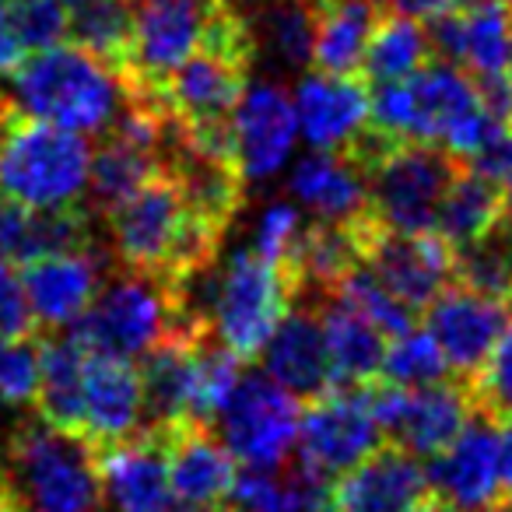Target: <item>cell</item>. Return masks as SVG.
Returning a JSON list of instances; mask_svg holds the SVG:
<instances>
[{"mask_svg":"<svg viewBox=\"0 0 512 512\" xmlns=\"http://www.w3.org/2000/svg\"><path fill=\"white\" fill-rule=\"evenodd\" d=\"M102 221L116 267L165 274L179 285L211 271L225 239L190 211L179 183L165 169L155 172Z\"/></svg>","mask_w":512,"mask_h":512,"instance_id":"obj_1","label":"cell"},{"mask_svg":"<svg viewBox=\"0 0 512 512\" xmlns=\"http://www.w3.org/2000/svg\"><path fill=\"white\" fill-rule=\"evenodd\" d=\"M186 320H197V316L186 313L179 281L165 278V274L116 267L99 285L85 313L67 323L71 327L67 334L95 355L141 358L158 337Z\"/></svg>","mask_w":512,"mask_h":512,"instance_id":"obj_2","label":"cell"},{"mask_svg":"<svg viewBox=\"0 0 512 512\" xmlns=\"http://www.w3.org/2000/svg\"><path fill=\"white\" fill-rule=\"evenodd\" d=\"M8 74L22 113L74 134L106 130L120 106L116 74L74 43L25 53Z\"/></svg>","mask_w":512,"mask_h":512,"instance_id":"obj_3","label":"cell"},{"mask_svg":"<svg viewBox=\"0 0 512 512\" xmlns=\"http://www.w3.org/2000/svg\"><path fill=\"white\" fill-rule=\"evenodd\" d=\"M92 148L81 134L18 109L0 127V200L22 207H71L85 193Z\"/></svg>","mask_w":512,"mask_h":512,"instance_id":"obj_4","label":"cell"},{"mask_svg":"<svg viewBox=\"0 0 512 512\" xmlns=\"http://www.w3.org/2000/svg\"><path fill=\"white\" fill-rule=\"evenodd\" d=\"M0 470L36 512H99L102 505L95 449L46 421H25L11 432Z\"/></svg>","mask_w":512,"mask_h":512,"instance_id":"obj_5","label":"cell"},{"mask_svg":"<svg viewBox=\"0 0 512 512\" xmlns=\"http://www.w3.org/2000/svg\"><path fill=\"white\" fill-rule=\"evenodd\" d=\"M460 169V158L449 155L439 144L397 137L365 169L372 218L390 232H432L442 193Z\"/></svg>","mask_w":512,"mask_h":512,"instance_id":"obj_6","label":"cell"},{"mask_svg":"<svg viewBox=\"0 0 512 512\" xmlns=\"http://www.w3.org/2000/svg\"><path fill=\"white\" fill-rule=\"evenodd\" d=\"M288 302L292 295H288L281 271L253 249L235 253L207 288L214 337L242 362H256L271 330L285 316Z\"/></svg>","mask_w":512,"mask_h":512,"instance_id":"obj_7","label":"cell"},{"mask_svg":"<svg viewBox=\"0 0 512 512\" xmlns=\"http://www.w3.org/2000/svg\"><path fill=\"white\" fill-rule=\"evenodd\" d=\"M130 57L116 81L123 92H148L172 67L204 46L228 0H127Z\"/></svg>","mask_w":512,"mask_h":512,"instance_id":"obj_8","label":"cell"},{"mask_svg":"<svg viewBox=\"0 0 512 512\" xmlns=\"http://www.w3.org/2000/svg\"><path fill=\"white\" fill-rule=\"evenodd\" d=\"M372 414L386 442L414 456H435L474 418L470 386L446 376L428 386H393L386 379L369 383Z\"/></svg>","mask_w":512,"mask_h":512,"instance_id":"obj_9","label":"cell"},{"mask_svg":"<svg viewBox=\"0 0 512 512\" xmlns=\"http://www.w3.org/2000/svg\"><path fill=\"white\" fill-rule=\"evenodd\" d=\"M358 253L362 267H369L414 316H421L439 292L453 285L456 249L439 232H390L372 211L358 221Z\"/></svg>","mask_w":512,"mask_h":512,"instance_id":"obj_10","label":"cell"},{"mask_svg":"<svg viewBox=\"0 0 512 512\" xmlns=\"http://www.w3.org/2000/svg\"><path fill=\"white\" fill-rule=\"evenodd\" d=\"M299 414L302 400L274 383L264 369L242 372L225 411L218 414L221 442L246 467H281L295 453Z\"/></svg>","mask_w":512,"mask_h":512,"instance_id":"obj_11","label":"cell"},{"mask_svg":"<svg viewBox=\"0 0 512 512\" xmlns=\"http://www.w3.org/2000/svg\"><path fill=\"white\" fill-rule=\"evenodd\" d=\"M383 432L372 414L369 383L365 386H334L309 400L299 414L295 456L320 477H341L355 463L383 446Z\"/></svg>","mask_w":512,"mask_h":512,"instance_id":"obj_12","label":"cell"},{"mask_svg":"<svg viewBox=\"0 0 512 512\" xmlns=\"http://www.w3.org/2000/svg\"><path fill=\"white\" fill-rule=\"evenodd\" d=\"M425 330L446 355L449 376L460 383H474L488 362L491 348L512 320V302L470 292L463 285H449L425 309Z\"/></svg>","mask_w":512,"mask_h":512,"instance_id":"obj_13","label":"cell"},{"mask_svg":"<svg viewBox=\"0 0 512 512\" xmlns=\"http://www.w3.org/2000/svg\"><path fill=\"white\" fill-rule=\"evenodd\" d=\"M428 491L449 512L502 509L495 463V425L474 411L460 435L442 453L428 456Z\"/></svg>","mask_w":512,"mask_h":512,"instance_id":"obj_14","label":"cell"},{"mask_svg":"<svg viewBox=\"0 0 512 512\" xmlns=\"http://www.w3.org/2000/svg\"><path fill=\"white\" fill-rule=\"evenodd\" d=\"M260 369L285 386L295 400H316L320 393L334 390V372H330L327 344L320 327V302L316 299H292L278 327L271 330L267 344L260 348Z\"/></svg>","mask_w":512,"mask_h":512,"instance_id":"obj_15","label":"cell"},{"mask_svg":"<svg viewBox=\"0 0 512 512\" xmlns=\"http://www.w3.org/2000/svg\"><path fill=\"white\" fill-rule=\"evenodd\" d=\"M102 502L113 512H158L172 502L169 453L158 428H141L120 442L95 449Z\"/></svg>","mask_w":512,"mask_h":512,"instance_id":"obj_16","label":"cell"},{"mask_svg":"<svg viewBox=\"0 0 512 512\" xmlns=\"http://www.w3.org/2000/svg\"><path fill=\"white\" fill-rule=\"evenodd\" d=\"M106 267L109 256L102 253V246L36 256V260L22 264L18 281H22L39 330H60L78 320L99 292Z\"/></svg>","mask_w":512,"mask_h":512,"instance_id":"obj_17","label":"cell"},{"mask_svg":"<svg viewBox=\"0 0 512 512\" xmlns=\"http://www.w3.org/2000/svg\"><path fill=\"white\" fill-rule=\"evenodd\" d=\"M81 407H85V428L81 439L92 449L120 442L144 428V390L141 372L134 358L95 355L85 351V372H81Z\"/></svg>","mask_w":512,"mask_h":512,"instance_id":"obj_18","label":"cell"},{"mask_svg":"<svg viewBox=\"0 0 512 512\" xmlns=\"http://www.w3.org/2000/svg\"><path fill=\"white\" fill-rule=\"evenodd\" d=\"M425 491L421 456L383 442L330 484V512H407Z\"/></svg>","mask_w":512,"mask_h":512,"instance_id":"obj_19","label":"cell"},{"mask_svg":"<svg viewBox=\"0 0 512 512\" xmlns=\"http://www.w3.org/2000/svg\"><path fill=\"white\" fill-rule=\"evenodd\" d=\"M295 102L285 85H253L232 116V148L242 176L267 179L285 165L295 144Z\"/></svg>","mask_w":512,"mask_h":512,"instance_id":"obj_20","label":"cell"},{"mask_svg":"<svg viewBox=\"0 0 512 512\" xmlns=\"http://www.w3.org/2000/svg\"><path fill=\"white\" fill-rule=\"evenodd\" d=\"M148 428V425H144ZM169 453V491L176 502L193 509H214L225 502L235 481V456L204 421L158 428Z\"/></svg>","mask_w":512,"mask_h":512,"instance_id":"obj_21","label":"cell"},{"mask_svg":"<svg viewBox=\"0 0 512 512\" xmlns=\"http://www.w3.org/2000/svg\"><path fill=\"white\" fill-rule=\"evenodd\" d=\"M295 120L316 151H341L369 123V81L362 74H306L295 88Z\"/></svg>","mask_w":512,"mask_h":512,"instance_id":"obj_22","label":"cell"},{"mask_svg":"<svg viewBox=\"0 0 512 512\" xmlns=\"http://www.w3.org/2000/svg\"><path fill=\"white\" fill-rule=\"evenodd\" d=\"M95 214L88 207H22L0 200V260L22 267L36 256L92 249Z\"/></svg>","mask_w":512,"mask_h":512,"instance_id":"obj_23","label":"cell"},{"mask_svg":"<svg viewBox=\"0 0 512 512\" xmlns=\"http://www.w3.org/2000/svg\"><path fill=\"white\" fill-rule=\"evenodd\" d=\"M39 351V386H36V411L39 421L64 435L81 439L85 428V407H81V372H85V348L71 334L46 330L36 337Z\"/></svg>","mask_w":512,"mask_h":512,"instance_id":"obj_24","label":"cell"},{"mask_svg":"<svg viewBox=\"0 0 512 512\" xmlns=\"http://www.w3.org/2000/svg\"><path fill=\"white\" fill-rule=\"evenodd\" d=\"M320 327H323V344H327L330 372H334V386H365L376 383L379 369H383L386 355V334L362 316L358 309H351L348 302L320 299Z\"/></svg>","mask_w":512,"mask_h":512,"instance_id":"obj_25","label":"cell"},{"mask_svg":"<svg viewBox=\"0 0 512 512\" xmlns=\"http://www.w3.org/2000/svg\"><path fill=\"white\" fill-rule=\"evenodd\" d=\"M292 193L313 218L355 221L369 214V179L341 151H313L292 172Z\"/></svg>","mask_w":512,"mask_h":512,"instance_id":"obj_26","label":"cell"},{"mask_svg":"<svg viewBox=\"0 0 512 512\" xmlns=\"http://www.w3.org/2000/svg\"><path fill=\"white\" fill-rule=\"evenodd\" d=\"M383 15L379 0H313V71H362L365 43Z\"/></svg>","mask_w":512,"mask_h":512,"instance_id":"obj_27","label":"cell"},{"mask_svg":"<svg viewBox=\"0 0 512 512\" xmlns=\"http://www.w3.org/2000/svg\"><path fill=\"white\" fill-rule=\"evenodd\" d=\"M498 225H502V193H498V183L463 165L453 176V183L446 186V193H442L432 232H439L460 253V249L488 239Z\"/></svg>","mask_w":512,"mask_h":512,"instance_id":"obj_28","label":"cell"},{"mask_svg":"<svg viewBox=\"0 0 512 512\" xmlns=\"http://www.w3.org/2000/svg\"><path fill=\"white\" fill-rule=\"evenodd\" d=\"M162 155L141 144L127 141V137L106 134L102 148L92 155L88 165V211L95 221L106 218L113 207H120L134 190H141L155 172H162Z\"/></svg>","mask_w":512,"mask_h":512,"instance_id":"obj_29","label":"cell"},{"mask_svg":"<svg viewBox=\"0 0 512 512\" xmlns=\"http://www.w3.org/2000/svg\"><path fill=\"white\" fill-rule=\"evenodd\" d=\"M463 18L460 67L470 78H495L512 67V15L502 0L456 4Z\"/></svg>","mask_w":512,"mask_h":512,"instance_id":"obj_30","label":"cell"},{"mask_svg":"<svg viewBox=\"0 0 512 512\" xmlns=\"http://www.w3.org/2000/svg\"><path fill=\"white\" fill-rule=\"evenodd\" d=\"M428 60H432V46H428L425 25L400 15H383L372 29L369 43H365L358 74L369 85H386V81L411 78Z\"/></svg>","mask_w":512,"mask_h":512,"instance_id":"obj_31","label":"cell"},{"mask_svg":"<svg viewBox=\"0 0 512 512\" xmlns=\"http://www.w3.org/2000/svg\"><path fill=\"white\" fill-rule=\"evenodd\" d=\"M67 39L120 78L130 57V4L127 0H74V8H67Z\"/></svg>","mask_w":512,"mask_h":512,"instance_id":"obj_32","label":"cell"},{"mask_svg":"<svg viewBox=\"0 0 512 512\" xmlns=\"http://www.w3.org/2000/svg\"><path fill=\"white\" fill-rule=\"evenodd\" d=\"M253 25L256 46H267L288 71L313 60V0H260Z\"/></svg>","mask_w":512,"mask_h":512,"instance_id":"obj_33","label":"cell"},{"mask_svg":"<svg viewBox=\"0 0 512 512\" xmlns=\"http://www.w3.org/2000/svg\"><path fill=\"white\" fill-rule=\"evenodd\" d=\"M330 295H334V299H341V302H348V306L358 309L362 316H369V320L376 323L386 337L407 334V330L418 323V316H414L411 309H407L404 302H400L397 295H393L390 288H386L383 281H379L376 274H372L369 267H362V264H358L355 271L344 274Z\"/></svg>","mask_w":512,"mask_h":512,"instance_id":"obj_34","label":"cell"},{"mask_svg":"<svg viewBox=\"0 0 512 512\" xmlns=\"http://www.w3.org/2000/svg\"><path fill=\"white\" fill-rule=\"evenodd\" d=\"M449 376L446 355L439 351V344L432 341L428 330H407V334L393 337V344H386L383 369L379 379L393 386H428Z\"/></svg>","mask_w":512,"mask_h":512,"instance_id":"obj_35","label":"cell"},{"mask_svg":"<svg viewBox=\"0 0 512 512\" xmlns=\"http://www.w3.org/2000/svg\"><path fill=\"white\" fill-rule=\"evenodd\" d=\"M8 29L22 53H39L67 43L64 0H8Z\"/></svg>","mask_w":512,"mask_h":512,"instance_id":"obj_36","label":"cell"},{"mask_svg":"<svg viewBox=\"0 0 512 512\" xmlns=\"http://www.w3.org/2000/svg\"><path fill=\"white\" fill-rule=\"evenodd\" d=\"M470 397H474V411L484 414L491 425L512 418V320L505 323L502 337L491 348L481 376L470 383Z\"/></svg>","mask_w":512,"mask_h":512,"instance_id":"obj_37","label":"cell"},{"mask_svg":"<svg viewBox=\"0 0 512 512\" xmlns=\"http://www.w3.org/2000/svg\"><path fill=\"white\" fill-rule=\"evenodd\" d=\"M39 386V351L36 337L8 341L0 337V400L4 404H32Z\"/></svg>","mask_w":512,"mask_h":512,"instance_id":"obj_38","label":"cell"},{"mask_svg":"<svg viewBox=\"0 0 512 512\" xmlns=\"http://www.w3.org/2000/svg\"><path fill=\"white\" fill-rule=\"evenodd\" d=\"M302 225H306V218H302L292 204H271L264 211V218H260V225H256V249L253 253L264 256L267 264L281 267L288 260V253H292Z\"/></svg>","mask_w":512,"mask_h":512,"instance_id":"obj_39","label":"cell"},{"mask_svg":"<svg viewBox=\"0 0 512 512\" xmlns=\"http://www.w3.org/2000/svg\"><path fill=\"white\" fill-rule=\"evenodd\" d=\"M0 337H8V341L39 337V323L29 309L25 288L8 260H0Z\"/></svg>","mask_w":512,"mask_h":512,"instance_id":"obj_40","label":"cell"},{"mask_svg":"<svg viewBox=\"0 0 512 512\" xmlns=\"http://www.w3.org/2000/svg\"><path fill=\"white\" fill-rule=\"evenodd\" d=\"M495 463L502 509H512V418L495 421Z\"/></svg>","mask_w":512,"mask_h":512,"instance_id":"obj_41","label":"cell"},{"mask_svg":"<svg viewBox=\"0 0 512 512\" xmlns=\"http://www.w3.org/2000/svg\"><path fill=\"white\" fill-rule=\"evenodd\" d=\"M379 8H383L386 15L411 18V22H428V18L453 11L456 0H379Z\"/></svg>","mask_w":512,"mask_h":512,"instance_id":"obj_42","label":"cell"},{"mask_svg":"<svg viewBox=\"0 0 512 512\" xmlns=\"http://www.w3.org/2000/svg\"><path fill=\"white\" fill-rule=\"evenodd\" d=\"M22 57V46L15 43V36L8 29V0H0V74H8Z\"/></svg>","mask_w":512,"mask_h":512,"instance_id":"obj_43","label":"cell"},{"mask_svg":"<svg viewBox=\"0 0 512 512\" xmlns=\"http://www.w3.org/2000/svg\"><path fill=\"white\" fill-rule=\"evenodd\" d=\"M498 193H502V221L512 228V172L498 183Z\"/></svg>","mask_w":512,"mask_h":512,"instance_id":"obj_44","label":"cell"},{"mask_svg":"<svg viewBox=\"0 0 512 512\" xmlns=\"http://www.w3.org/2000/svg\"><path fill=\"white\" fill-rule=\"evenodd\" d=\"M407 512H449V509H446V505L439 502V498L432 495V491H425V495H421L418 502H414V505H411V509H407Z\"/></svg>","mask_w":512,"mask_h":512,"instance_id":"obj_45","label":"cell"},{"mask_svg":"<svg viewBox=\"0 0 512 512\" xmlns=\"http://www.w3.org/2000/svg\"><path fill=\"white\" fill-rule=\"evenodd\" d=\"M481 512H512V509H481Z\"/></svg>","mask_w":512,"mask_h":512,"instance_id":"obj_46","label":"cell"},{"mask_svg":"<svg viewBox=\"0 0 512 512\" xmlns=\"http://www.w3.org/2000/svg\"><path fill=\"white\" fill-rule=\"evenodd\" d=\"M502 4H505V8H509V15H512V0H502Z\"/></svg>","mask_w":512,"mask_h":512,"instance_id":"obj_47","label":"cell"}]
</instances>
